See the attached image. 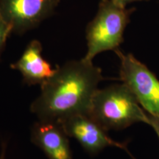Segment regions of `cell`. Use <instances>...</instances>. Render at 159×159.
Wrapping results in <instances>:
<instances>
[{"label":"cell","instance_id":"5b68a950","mask_svg":"<svg viewBox=\"0 0 159 159\" xmlns=\"http://www.w3.org/2000/svg\"><path fill=\"white\" fill-rule=\"evenodd\" d=\"M61 0H0V14L13 33L34 29L54 13Z\"/></svg>","mask_w":159,"mask_h":159},{"label":"cell","instance_id":"30bf717a","mask_svg":"<svg viewBox=\"0 0 159 159\" xmlns=\"http://www.w3.org/2000/svg\"><path fill=\"white\" fill-rule=\"evenodd\" d=\"M148 115V125H150L152 128V129L156 133L157 136H158L159 139V119L153 117L150 115Z\"/></svg>","mask_w":159,"mask_h":159},{"label":"cell","instance_id":"7c38bea8","mask_svg":"<svg viewBox=\"0 0 159 159\" xmlns=\"http://www.w3.org/2000/svg\"><path fill=\"white\" fill-rule=\"evenodd\" d=\"M6 150H7V143L3 142L2 143L0 159H6Z\"/></svg>","mask_w":159,"mask_h":159},{"label":"cell","instance_id":"8992f818","mask_svg":"<svg viewBox=\"0 0 159 159\" xmlns=\"http://www.w3.org/2000/svg\"><path fill=\"white\" fill-rule=\"evenodd\" d=\"M60 123L68 136L76 139L85 152L91 156H96L108 147H116L130 155L126 143L116 142L111 139L107 134L108 131L89 115H75Z\"/></svg>","mask_w":159,"mask_h":159},{"label":"cell","instance_id":"3957f363","mask_svg":"<svg viewBox=\"0 0 159 159\" xmlns=\"http://www.w3.org/2000/svg\"><path fill=\"white\" fill-rule=\"evenodd\" d=\"M135 11L119 6L113 0H101L96 15L85 29L87 52L83 58L93 61L99 53L118 49Z\"/></svg>","mask_w":159,"mask_h":159},{"label":"cell","instance_id":"ba28073f","mask_svg":"<svg viewBox=\"0 0 159 159\" xmlns=\"http://www.w3.org/2000/svg\"><path fill=\"white\" fill-rule=\"evenodd\" d=\"M42 45L39 40H32L21 56L11 63V68L19 71L28 85H42L55 74V69L42 56Z\"/></svg>","mask_w":159,"mask_h":159},{"label":"cell","instance_id":"9c48e42d","mask_svg":"<svg viewBox=\"0 0 159 159\" xmlns=\"http://www.w3.org/2000/svg\"><path fill=\"white\" fill-rule=\"evenodd\" d=\"M11 33H13L11 25L5 21L0 14V57L5 49L7 39Z\"/></svg>","mask_w":159,"mask_h":159},{"label":"cell","instance_id":"6da1fadb","mask_svg":"<svg viewBox=\"0 0 159 159\" xmlns=\"http://www.w3.org/2000/svg\"><path fill=\"white\" fill-rule=\"evenodd\" d=\"M103 80L102 70L93 61H69L41 85L30 111L39 120L61 122L75 115H89L92 99Z\"/></svg>","mask_w":159,"mask_h":159},{"label":"cell","instance_id":"52a82bcc","mask_svg":"<svg viewBox=\"0 0 159 159\" xmlns=\"http://www.w3.org/2000/svg\"><path fill=\"white\" fill-rule=\"evenodd\" d=\"M69 136L61 123L39 120L31 129V141L48 159H73Z\"/></svg>","mask_w":159,"mask_h":159},{"label":"cell","instance_id":"277c9868","mask_svg":"<svg viewBox=\"0 0 159 159\" xmlns=\"http://www.w3.org/2000/svg\"><path fill=\"white\" fill-rule=\"evenodd\" d=\"M120 60V80L130 89L142 108L159 119V80L147 66L130 53L114 51Z\"/></svg>","mask_w":159,"mask_h":159},{"label":"cell","instance_id":"7a4b0ae2","mask_svg":"<svg viewBox=\"0 0 159 159\" xmlns=\"http://www.w3.org/2000/svg\"><path fill=\"white\" fill-rule=\"evenodd\" d=\"M89 116L105 130H119L134 123H148V115L124 83L97 89Z\"/></svg>","mask_w":159,"mask_h":159},{"label":"cell","instance_id":"8fae6325","mask_svg":"<svg viewBox=\"0 0 159 159\" xmlns=\"http://www.w3.org/2000/svg\"><path fill=\"white\" fill-rule=\"evenodd\" d=\"M115 3L122 6L123 7H126L128 4L134 2H142V1H148V0H113Z\"/></svg>","mask_w":159,"mask_h":159}]
</instances>
